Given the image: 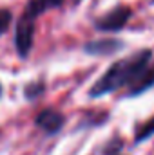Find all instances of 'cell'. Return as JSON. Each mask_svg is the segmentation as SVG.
<instances>
[{
    "label": "cell",
    "instance_id": "ba28073f",
    "mask_svg": "<svg viewBox=\"0 0 154 155\" xmlns=\"http://www.w3.org/2000/svg\"><path fill=\"white\" fill-rule=\"evenodd\" d=\"M11 20H13L11 11H9V9H0V35H4V33L9 29Z\"/></svg>",
    "mask_w": 154,
    "mask_h": 155
},
{
    "label": "cell",
    "instance_id": "8992f818",
    "mask_svg": "<svg viewBox=\"0 0 154 155\" xmlns=\"http://www.w3.org/2000/svg\"><path fill=\"white\" fill-rule=\"evenodd\" d=\"M152 87H154V67H147L145 72L131 85L129 96H140V94L147 92V90L152 88Z\"/></svg>",
    "mask_w": 154,
    "mask_h": 155
},
{
    "label": "cell",
    "instance_id": "52a82bcc",
    "mask_svg": "<svg viewBox=\"0 0 154 155\" xmlns=\"http://www.w3.org/2000/svg\"><path fill=\"white\" fill-rule=\"evenodd\" d=\"M151 135H154V117H151V119L138 130V134H136V143H142V141L149 139Z\"/></svg>",
    "mask_w": 154,
    "mask_h": 155
},
{
    "label": "cell",
    "instance_id": "3957f363",
    "mask_svg": "<svg viewBox=\"0 0 154 155\" xmlns=\"http://www.w3.org/2000/svg\"><path fill=\"white\" fill-rule=\"evenodd\" d=\"M131 16H132V9L129 5H116L94 22V27L103 33H116L127 25Z\"/></svg>",
    "mask_w": 154,
    "mask_h": 155
},
{
    "label": "cell",
    "instance_id": "9c48e42d",
    "mask_svg": "<svg viewBox=\"0 0 154 155\" xmlns=\"http://www.w3.org/2000/svg\"><path fill=\"white\" fill-rule=\"evenodd\" d=\"M37 2V5H38V9L44 13V11H47V9H54V7H60L65 0H35Z\"/></svg>",
    "mask_w": 154,
    "mask_h": 155
},
{
    "label": "cell",
    "instance_id": "7a4b0ae2",
    "mask_svg": "<svg viewBox=\"0 0 154 155\" xmlns=\"http://www.w3.org/2000/svg\"><path fill=\"white\" fill-rule=\"evenodd\" d=\"M42 13L35 0H29L20 20L16 22V31H15V49L20 58H27V54L33 49V40H35V24L37 18Z\"/></svg>",
    "mask_w": 154,
    "mask_h": 155
},
{
    "label": "cell",
    "instance_id": "7c38bea8",
    "mask_svg": "<svg viewBox=\"0 0 154 155\" xmlns=\"http://www.w3.org/2000/svg\"><path fill=\"white\" fill-rule=\"evenodd\" d=\"M151 4H154V0H151Z\"/></svg>",
    "mask_w": 154,
    "mask_h": 155
},
{
    "label": "cell",
    "instance_id": "30bf717a",
    "mask_svg": "<svg viewBox=\"0 0 154 155\" xmlns=\"http://www.w3.org/2000/svg\"><path fill=\"white\" fill-rule=\"evenodd\" d=\"M42 90H44V87H42V85L33 83V85H29V87L26 88V96H27V97H35V96H38Z\"/></svg>",
    "mask_w": 154,
    "mask_h": 155
},
{
    "label": "cell",
    "instance_id": "277c9868",
    "mask_svg": "<svg viewBox=\"0 0 154 155\" xmlns=\"http://www.w3.org/2000/svg\"><path fill=\"white\" fill-rule=\"evenodd\" d=\"M121 49H123L121 40H116V38L94 40V41H89L83 47V51L87 54H91V56H107V54H114Z\"/></svg>",
    "mask_w": 154,
    "mask_h": 155
},
{
    "label": "cell",
    "instance_id": "8fae6325",
    "mask_svg": "<svg viewBox=\"0 0 154 155\" xmlns=\"http://www.w3.org/2000/svg\"><path fill=\"white\" fill-rule=\"evenodd\" d=\"M0 94H2V87H0Z\"/></svg>",
    "mask_w": 154,
    "mask_h": 155
},
{
    "label": "cell",
    "instance_id": "6da1fadb",
    "mask_svg": "<svg viewBox=\"0 0 154 155\" xmlns=\"http://www.w3.org/2000/svg\"><path fill=\"white\" fill-rule=\"evenodd\" d=\"M152 58V51L151 49H142L127 58H121L114 61L107 72L100 78L93 88L89 90L91 97H102L105 94H111L118 88L125 87V85H132L138 78L145 72V69L149 67Z\"/></svg>",
    "mask_w": 154,
    "mask_h": 155
},
{
    "label": "cell",
    "instance_id": "5b68a950",
    "mask_svg": "<svg viewBox=\"0 0 154 155\" xmlns=\"http://www.w3.org/2000/svg\"><path fill=\"white\" fill-rule=\"evenodd\" d=\"M64 116L53 108H47V110H42L38 116H37V126L42 128L45 134H56L62 130L64 126Z\"/></svg>",
    "mask_w": 154,
    "mask_h": 155
}]
</instances>
